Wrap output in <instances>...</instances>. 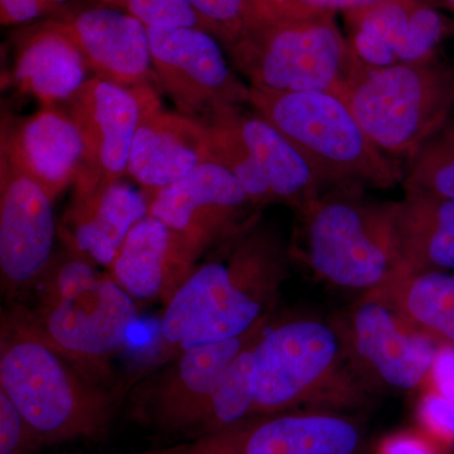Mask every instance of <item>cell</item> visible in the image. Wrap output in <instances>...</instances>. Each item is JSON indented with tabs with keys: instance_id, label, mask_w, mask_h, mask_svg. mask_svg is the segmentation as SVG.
Returning a JSON list of instances; mask_svg holds the SVG:
<instances>
[{
	"instance_id": "obj_20",
	"label": "cell",
	"mask_w": 454,
	"mask_h": 454,
	"mask_svg": "<svg viewBox=\"0 0 454 454\" xmlns=\"http://www.w3.org/2000/svg\"><path fill=\"white\" fill-rule=\"evenodd\" d=\"M149 215L148 197L125 182L74 192L59 220L66 249L107 269L136 223Z\"/></svg>"
},
{
	"instance_id": "obj_9",
	"label": "cell",
	"mask_w": 454,
	"mask_h": 454,
	"mask_svg": "<svg viewBox=\"0 0 454 454\" xmlns=\"http://www.w3.org/2000/svg\"><path fill=\"white\" fill-rule=\"evenodd\" d=\"M205 124L210 130L212 162L238 179L254 207L284 203L297 210L324 192L309 164L255 110L234 107Z\"/></svg>"
},
{
	"instance_id": "obj_4",
	"label": "cell",
	"mask_w": 454,
	"mask_h": 454,
	"mask_svg": "<svg viewBox=\"0 0 454 454\" xmlns=\"http://www.w3.org/2000/svg\"><path fill=\"white\" fill-rule=\"evenodd\" d=\"M33 325L65 356L94 378L127 342L137 321L136 301L109 273L79 254L55 253L35 286Z\"/></svg>"
},
{
	"instance_id": "obj_1",
	"label": "cell",
	"mask_w": 454,
	"mask_h": 454,
	"mask_svg": "<svg viewBox=\"0 0 454 454\" xmlns=\"http://www.w3.org/2000/svg\"><path fill=\"white\" fill-rule=\"evenodd\" d=\"M291 247L255 212L210 250L167 301L164 343L179 352L239 339L268 325Z\"/></svg>"
},
{
	"instance_id": "obj_31",
	"label": "cell",
	"mask_w": 454,
	"mask_h": 454,
	"mask_svg": "<svg viewBox=\"0 0 454 454\" xmlns=\"http://www.w3.org/2000/svg\"><path fill=\"white\" fill-rule=\"evenodd\" d=\"M33 446L22 414L0 390V454H23Z\"/></svg>"
},
{
	"instance_id": "obj_8",
	"label": "cell",
	"mask_w": 454,
	"mask_h": 454,
	"mask_svg": "<svg viewBox=\"0 0 454 454\" xmlns=\"http://www.w3.org/2000/svg\"><path fill=\"white\" fill-rule=\"evenodd\" d=\"M342 98L380 151L409 160L454 118V68L433 59L364 65Z\"/></svg>"
},
{
	"instance_id": "obj_23",
	"label": "cell",
	"mask_w": 454,
	"mask_h": 454,
	"mask_svg": "<svg viewBox=\"0 0 454 454\" xmlns=\"http://www.w3.org/2000/svg\"><path fill=\"white\" fill-rule=\"evenodd\" d=\"M89 68L70 38L43 23L20 43L13 82L42 106H61L83 83Z\"/></svg>"
},
{
	"instance_id": "obj_38",
	"label": "cell",
	"mask_w": 454,
	"mask_h": 454,
	"mask_svg": "<svg viewBox=\"0 0 454 454\" xmlns=\"http://www.w3.org/2000/svg\"><path fill=\"white\" fill-rule=\"evenodd\" d=\"M51 2H52L53 4L56 5V7H59V5L64 4L66 0H51Z\"/></svg>"
},
{
	"instance_id": "obj_7",
	"label": "cell",
	"mask_w": 454,
	"mask_h": 454,
	"mask_svg": "<svg viewBox=\"0 0 454 454\" xmlns=\"http://www.w3.org/2000/svg\"><path fill=\"white\" fill-rule=\"evenodd\" d=\"M225 51L249 86L269 91L343 98L364 66L333 16L250 26Z\"/></svg>"
},
{
	"instance_id": "obj_22",
	"label": "cell",
	"mask_w": 454,
	"mask_h": 454,
	"mask_svg": "<svg viewBox=\"0 0 454 454\" xmlns=\"http://www.w3.org/2000/svg\"><path fill=\"white\" fill-rule=\"evenodd\" d=\"M196 267L179 236L148 215L130 230L107 270L134 301H168Z\"/></svg>"
},
{
	"instance_id": "obj_16",
	"label": "cell",
	"mask_w": 454,
	"mask_h": 454,
	"mask_svg": "<svg viewBox=\"0 0 454 454\" xmlns=\"http://www.w3.org/2000/svg\"><path fill=\"white\" fill-rule=\"evenodd\" d=\"M256 328L239 339L187 349L164 372L134 393V414L164 434L187 437L223 373L244 349L267 330Z\"/></svg>"
},
{
	"instance_id": "obj_19",
	"label": "cell",
	"mask_w": 454,
	"mask_h": 454,
	"mask_svg": "<svg viewBox=\"0 0 454 454\" xmlns=\"http://www.w3.org/2000/svg\"><path fill=\"white\" fill-rule=\"evenodd\" d=\"M351 17L352 50L372 68L432 59L447 32L443 16L423 0H382Z\"/></svg>"
},
{
	"instance_id": "obj_2",
	"label": "cell",
	"mask_w": 454,
	"mask_h": 454,
	"mask_svg": "<svg viewBox=\"0 0 454 454\" xmlns=\"http://www.w3.org/2000/svg\"><path fill=\"white\" fill-rule=\"evenodd\" d=\"M0 390L22 414L33 446L106 434L109 397L37 330L20 304L2 315Z\"/></svg>"
},
{
	"instance_id": "obj_36",
	"label": "cell",
	"mask_w": 454,
	"mask_h": 454,
	"mask_svg": "<svg viewBox=\"0 0 454 454\" xmlns=\"http://www.w3.org/2000/svg\"><path fill=\"white\" fill-rule=\"evenodd\" d=\"M100 2H103L106 5H110V7H115L125 11V0H100Z\"/></svg>"
},
{
	"instance_id": "obj_18",
	"label": "cell",
	"mask_w": 454,
	"mask_h": 454,
	"mask_svg": "<svg viewBox=\"0 0 454 454\" xmlns=\"http://www.w3.org/2000/svg\"><path fill=\"white\" fill-rule=\"evenodd\" d=\"M206 162H212L207 125L178 112H164L154 91L131 145L128 176L151 195Z\"/></svg>"
},
{
	"instance_id": "obj_29",
	"label": "cell",
	"mask_w": 454,
	"mask_h": 454,
	"mask_svg": "<svg viewBox=\"0 0 454 454\" xmlns=\"http://www.w3.org/2000/svg\"><path fill=\"white\" fill-rule=\"evenodd\" d=\"M201 17L207 32L223 43V49L247 29L252 0H190Z\"/></svg>"
},
{
	"instance_id": "obj_32",
	"label": "cell",
	"mask_w": 454,
	"mask_h": 454,
	"mask_svg": "<svg viewBox=\"0 0 454 454\" xmlns=\"http://www.w3.org/2000/svg\"><path fill=\"white\" fill-rule=\"evenodd\" d=\"M420 420L435 437L454 442V402L438 393L424 397L419 409Z\"/></svg>"
},
{
	"instance_id": "obj_13",
	"label": "cell",
	"mask_w": 454,
	"mask_h": 454,
	"mask_svg": "<svg viewBox=\"0 0 454 454\" xmlns=\"http://www.w3.org/2000/svg\"><path fill=\"white\" fill-rule=\"evenodd\" d=\"M153 92L151 85L127 88L94 76L62 104L83 145L74 192H88L128 175L131 145Z\"/></svg>"
},
{
	"instance_id": "obj_10",
	"label": "cell",
	"mask_w": 454,
	"mask_h": 454,
	"mask_svg": "<svg viewBox=\"0 0 454 454\" xmlns=\"http://www.w3.org/2000/svg\"><path fill=\"white\" fill-rule=\"evenodd\" d=\"M155 77L178 113L207 122L249 106L250 86L230 64L220 41L201 28H148Z\"/></svg>"
},
{
	"instance_id": "obj_6",
	"label": "cell",
	"mask_w": 454,
	"mask_h": 454,
	"mask_svg": "<svg viewBox=\"0 0 454 454\" xmlns=\"http://www.w3.org/2000/svg\"><path fill=\"white\" fill-rule=\"evenodd\" d=\"M254 356L256 396L250 417L303 405H349L361 394L336 324L301 318L268 325Z\"/></svg>"
},
{
	"instance_id": "obj_35",
	"label": "cell",
	"mask_w": 454,
	"mask_h": 454,
	"mask_svg": "<svg viewBox=\"0 0 454 454\" xmlns=\"http://www.w3.org/2000/svg\"><path fill=\"white\" fill-rule=\"evenodd\" d=\"M382 454H435V452L422 439L400 435V437L389 439L384 444Z\"/></svg>"
},
{
	"instance_id": "obj_27",
	"label": "cell",
	"mask_w": 454,
	"mask_h": 454,
	"mask_svg": "<svg viewBox=\"0 0 454 454\" xmlns=\"http://www.w3.org/2000/svg\"><path fill=\"white\" fill-rule=\"evenodd\" d=\"M403 187L454 201V118L409 158Z\"/></svg>"
},
{
	"instance_id": "obj_30",
	"label": "cell",
	"mask_w": 454,
	"mask_h": 454,
	"mask_svg": "<svg viewBox=\"0 0 454 454\" xmlns=\"http://www.w3.org/2000/svg\"><path fill=\"white\" fill-rule=\"evenodd\" d=\"M125 11L146 28L205 29L190 0H125Z\"/></svg>"
},
{
	"instance_id": "obj_24",
	"label": "cell",
	"mask_w": 454,
	"mask_h": 454,
	"mask_svg": "<svg viewBox=\"0 0 454 454\" xmlns=\"http://www.w3.org/2000/svg\"><path fill=\"white\" fill-rule=\"evenodd\" d=\"M397 238L406 271L454 269V201L420 192H405L399 201Z\"/></svg>"
},
{
	"instance_id": "obj_34",
	"label": "cell",
	"mask_w": 454,
	"mask_h": 454,
	"mask_svg": "<svg viewBox=\"0 0 454 454\" xmlns=\"http://www.w3.org/2000/svg\"><path fill=\"white\" fill-rule=\"evenodd\" d=\"M430 373L437 393L454 402V345L439 346Z\"/></svg>"
},
{
	"instance_id": "obj_28",
	"label": "cell",
	"mask_w": 454,
	"mask_h": 454,
	"mask_svg": "<svg viewBox=\"0 0 454 454\" xmlns=\"http://www.w3.org/2000/svg\"><path fill=\"white\" fill-rule=\"evenodd\" d=\"M380 2L382 0H252L247 28L259 23L294 22L333 16L340 11L351 13Z\"/></svg>"
},
{
	"instance_id": "obj_5",
	"label": "cell",
	"mask_w": 454,
	"mask_h": 454,
	"mask_svg": "<svg viewBox=\"0 0 454 454\" xmlns=\"http://www.w3.org/2000/svg\"><path fill=\"white\" fill-rule=\"evenodd\" d=\"M249 106L291 143L325 190L346 184L389 190L403 184L404 168L375 145L342 98L250 86Z\"/></svg>"
},
{
	"instance_id": "obj_15",
	"label": "cell",
	"mask_w": 454,
	"mask_h": 454,
	"mask_svg": "<svg viewBox=\"0 0 454 454\" xmlns=\"http://www.w3.org/2000/svg\"><path fill=\"white\" fill-rule=\"evenodd\" d=\"M146 197L149 215L179 236L195 262L258 212L238 179L216 162Z\"/></svg>"
},
{
	"instance_id": "obj_11",
	"label": "cell",
	"mask_w": 454,
	"mask_h": 454,
	"mask_svg": "<svg viewBox=\"0 0 454 454\" xmlns=\"http://www.w3.org/2000/svg\"><path fill=\"white\" fill-rule=\"evenodd\" d=\"M339 327L358 378L393 390H411L432 372L437 340L415 328L393 306L367 292L340 317Z\"/></svg>"
},
{
	"instance_id": "obj_3",
	"label": "cell",
	"mask_w": 454,
	"mask_h": 454,
	"mask_svg": "<svg viewBox=\"0 0 454 454\" xmlns=\"http://www.w3.org/2000/svg\"><path fill=\"white\" fill-rule=\"evenodd\" d=\"M361 184L327 188L295 211L291 255L325 282L370 292L406 273L396 219L399 202L369 199Z\"/></svg>"
},
{
	"instance_id": "obj_37",
	"label": "cell",
	"mask_w": 454,
	"mask_h": 454,
	"mask_svg": "<svg viewBox=\"0 0 454 454\" xmlns=\"http://www.w3.org/2000/svg\"><path fill=\"white\" fill-rule=\"evenodd\" d=\"M442 2L454 11V0H442Z\"/></svg>"
},
{
	"instance_id": "obj_21",
	"label": "cell",
	"mask_w": 454,
	"mask_h": 454,
	"mask_svg": "<svg viewBox=\"0 0 454 454\" xmlns=\"http://www.w3.org/2000/svg\"><path fill=\"white\" fill-rule=\"evenodd\" d=\"M0 138L53 201L76 181L82 164V140L61 106H42L40 112L18 121L3 116Z\"/></svg>"
},
{
	"instance_id": "obj_33",
	"label": "cell",
	"mask_w": 454,
	"mask_h": 454,
	"mask_svg": "<svg viewBox=\"0 0 454 454\" xmlns=\"http://www.w3.org/2000/svg\"><path fill=\"white\" fill-rule=\"evenodd\" d=\"M51 0H0L3 26L20 25L56 9Z\"/></svg>"
},
{
	"instance_id": "obj_25",
	"label": "cell",
	"mask_w": 454,
	"mask_h": 454,
	"mask_svg": "<svg viewBox=\"0 0 454 454\" xmlns=\"http://www.w3.org/2000/svg\"><path fill=\"white\" fill-rule=\"evenodd\" d=\"M370 293L389 301L409 324L432 339L454 345L452 274L406 271Z\"/></svg>"
},
{
	"instance_id": "obj_26",
	"label": "cell",
	"mask_w": 454,
	"mask_h": 454,
	"mask_svg": "<svg viewBox=\"0 0 454 454\" xmlns=\"http://www.w3.org/2000/svg\"><path fill=\"white\" fill-rule=\"evenodd\" d=\"M256 342L232 361L184 439L227 428L250 417L256 396Z\"/></svg>"
},
{
	"instance_id": "obj_12",
	"label": "cell",
	"mask_w": 454,
	"mask_h": 454,
	"mask_svg": "<svg viewBox=\"0 0 454 454\" xmlns=\"http://www.w3.org/2000/svg\"><path fill=\"white\" fill-rule=\"evenodd\" d=\"M53 200L0 138V278L8 297L35 289L55 255Z\"/></svg>"
},
{
	"instance_id": "obj_14",
	"label": "cell",
	"mask_w": 454,
	"mask_h": 454,
	"mask_svg": "<svg viewBox=\"0 0 454 454\" xmlns=\"http://www.w3.org/2000/svg\"><path fill=\"white\" fill-rule=\"evenodd\" d=\"M360 430L339 415H253L234 426L130 454H355Z\"/></svg>"
},
{
	"instance_id": "obj_17",
	"label": "cell",
	"mask_w": 454,
	"mask_h": 454,
	"mask_svg": "<svg viewBox=\"0 0 454 454\" xmlns=\"http://www.w3.org/2000/svg\"><path fill=\"white\" fill-rule=\"evenodd\" d=\"M49 23L70 38L95 76L127 88L151 85L155 73L148 28L127 11L86 8Z\"/></svg>"
}]
</instances>
